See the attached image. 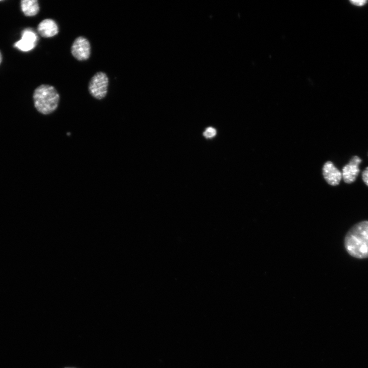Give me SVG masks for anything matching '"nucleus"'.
I'll use <instances>...</instances> for the list:
<instances>
[{"label":"nucleus","mask_w":368,"mask_h":368,"mask_svg":"<svg viewBox=\"0 0 368 368\" xmlns=\"http://www.w3.org/2000/svg\"><path fill=\"white\" fill-rule=\"evenodd\" d=\"M345 247L349 254L358 259L368 258V221L360 222L348 232Z\"/></svg>","instance_id":"1"},{"label":"nucleus","mask_w":368,"mask_h":368,"mask_svg":"<svg viewBox=\"0 0 368 368\" xmlns=\"http://www.w3.org/2000/svg\"><path fill=\"white\" fill-rule=\"evenodd\" d=\"M60 100L59 93L51 85H42L38 87L33 93L35 108L44 115L54 112L59 106Z\"/></svg>","instance_id":"2"},{"label":"nucleus","mask_w":368,"mask_h":368,"mask_svg":"<svg viewBox=\"0 0 368 368\" xmlns=\"http://www.w3.org/2000/svg\"><path fill=\"white\" fill-rule=\"evenodd\" d=\"M109 79L107 74L103 72L96 73L89 84V91L94 98L102 100L108 92Z\"/></svg>","instance_id":"3"},{"label":"nucleus","mask_w":368,"mask_h":368,"mask_svg":"<svg viewBox=\"0 0 368 368\" xmlns=\"http://www.w3.org/2000/svg\"><path fill=\"white\" fill-rule=\"evenodd\" d=\"M71 53L77 60L84 61L88 60L91 55L89 41L84 36L76 38L72 44Z\"/></svg>","instance_id":"4"},{"label":"nucleus","mask_w":368,"mask_h":368,"mask_svg":"<svg viewBox=\"0 0 368 368\" xmlns=\"http://www.w3.org/2000/svg\"><path fill=\"white\" fill-rule=\"evenodd\" d=\"M21 35V39L14 45L16 48L23 52H29L36 46L38 36L33 29L31 28L24 29Z\"/></svg>","instance_id":"5"},{"label":"nucleus","mask_w":368,"mask_h":368,"mask_svg":"<svg viewBox=\"0 0 368 368\" xmlns=\"http://www.w3.org/2000/svg\"><path fill=\"white\" fill-rule=\"evenodd\" d=\"M361 162L359 157L354 156L350 163L343 168L342 178L346 183L351 184L355 181L360 172L359 165Z\"/></svg>","instance_id":"6"},{"label":"nucleus","mask_w":368,"mask_h":368,"mask_svg":"<svg viewBox=\"0 0 368 368\" xmlns=\"http://www.w3.org/2000/svg\"><path fill=\"white\" fill-rule=\"evenodd\" d=\"M324 178L328 184L337 186L342 179V172L332 162H327L323 168Z\"/></svg>","instance_id":"7"},{"label":"nucleus","mask_w":368,"mask_h":368,"mask_svg":"<svg viewBox=\"0 0 368 368\" xmlns=\"http://www.w3.org/2000/svg\"><path fill=\"white\" fill-rule=\"evenodd\" d=\"M37 31L42 37L50 38L59 33V28L52 19H46L38 25Z\"/></svg>","instance_id":"8"},{"label":"nucleus","mask_w":368,"mask_h":368,"mask_svg":"<svg viewBox=\"0 0 368 368\" xmlns=\"http://www.w3.org/2000/svg\"><path fill=\"white\" fill-rule=\"evenodd\" d=\"M21 8L27 16H34L39 12L40 6L36 0H23L21 2Z\"/></svg>","instance_id":"9"},{"label":"nucleus","mask_w":368,"mask_h":368,"mask_svg":"<svg viewBox=\"0 0 368 368\" xmlns=\"http://www.w3.org/2000/svg\"><path fill=\"white\" fill-rule=\"evenodd\" d=\"M217 134L216 130L212 127L208 128L204 133V137L206 138L214 137Z\"/></svg>","instance_id":"10"},{"label":"nucleus","mask_w":368,"mask_h":368,"mask_svg":"<svg viewBox=\"0 0 368 368\" xmlns=\"http://www.w3.org/2000/svg\"><path fill=\"white\" fill-rule=\"evenodd\" d=\"M362 179L365 184L368 186V167L362 173Z\"/></svg>","instance_id":"11"},{"label":"nucleus","mask_w":368,"mask_h":368,"mask_svg":"<svg viewBox=\"0 0 368 368\" xmlns=\"http://www.w3.org/2000/svg\"><path fill=\"white\" fill-rule=\"evenodd\" d=\"M367 2V1H365V0H364V1H362V0H361V1H358V0H357V1L356 0H352V1H351V2L353 5L358 7L364 6L366 4Z\"/></svg>","instance_id":"12"},{"label":"nucleus","mask_w":368,"mask_h":368,"mask_svg":"<svg viewBox=\"0 0 368 368\" xmlns=\"http://www.w3.org/2000/svg\"><path fill=\"white\" fill-rule=\"evenodd\" d=\"M2 61V55L1 51H0V64H1Z\"/></svg>","instance_id":"13"},{"label":"nucleus","mask_w":368,"mask_h":368,"mask_svg":"<svg viewBox=\"0 0 368 368\" xmlns=\"http://www.w3.org/2000/svg\"><path fill=\"white\" fill-rule=\"evenodd\" d=\"M63 368H77L74 367H66Z\"/></svg>","instance_id":"14"}]
</instances>
